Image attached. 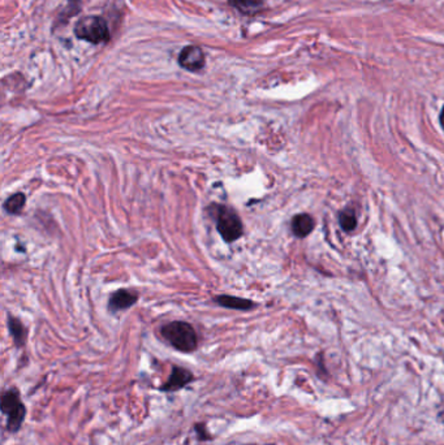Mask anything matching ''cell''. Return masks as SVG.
<instances>
[{
	"instance_id": "1",
	"label": "cell",
	"mask_w": 444,
	"mask_h": 445,
	"mask_svg": "<svg viewBox=\"0 0 444 445\" xmlns=\"http://www.w3.org/2000/svg\"><path fill=\"white\" fill-rule=\"evenodd\" d=\"M164 340L182 353H191L197 349L199 338L194 328L185 322H171L161 331Z\"/></svg>"
},
{
	"instance_id": "2",
	"label": "cell",
	"mask_w": 444,
	"mask_h": 445,
	"mask_svg": "<svg viewBox=\"0 0 444 445\" xmlns=\"http://www.w3.org/2000/svg\"><path fill=\"white\" fill-rule=\"evenodd\" d=\"M1 413L7 417V430L16 434L27 417V408L16 388H9L1 395Z\"/></svg>"
},
{
	"instance_id": "3",
	"label": "cell",
	"mask_w": 444,
	"mask_h": 445,
	"mask_svg": "<svg viewBox=\"0 0 444 445\" xmlns=\"http://www.w3.org/2000/svg\"><path fill=\"white\" fill-rule=\"evenodd\" d=\"M77 38L98 45L107 42L109 39V30L107 22L100 16H86L81 18L74 27Z\"/></svg>"
},
{
	"instance_id": "4",
	"label": "cell",
	"mask_w": 444,
	"mask_h": 445,
	"mask_svg": "<svg viewBox=\"0 0 444 445\" xmlns=\"http://www.w3.org/2000/svg\"><path fill=\"white\" fill-rule=\"evenodd\" d=\"M217 228L227 242H234L243 235V223L232 210L224 206H215Z\"/></svg>"
},
{
	"instance_id": "5",
	"label": "cell",
	"mask_w": 444,
	"mask_h": 445,
	"mask_svg": "<svg viewBox=\"0 0 444 445\" xmlns=\"http://www.w3.org/2000/svg\"><path fill=\"white\" fill-rule=\"evenodd\" d=\"M179 64L184 69L191 72H199L205 67V54L197 46L184 47L179 55Z\"/></svg>"
},
{
	"instance_id": "6",
	"label": "cell",
	"mask_w": 444,
	"mask_h": 445,
	"mask_svg": "<svg viewBox=\"0 0 444 445\" xmlns=\"http://www.w3.org/2000/svg\"><path fill=\"white\" fill-rule=\"evenodd\" d=\"M194 379L193 374L179 366H173L171 375L168 378V381L164 383L161 387V391L167 392V393H173V392L180 391L182 388H185L188 384H191Z\"/></svg>"
},
{
	"instance_id": "7",
	"label": "cell",
	"mask_w": 444,
	"mask_h": 445,
	"mask_svg": "<svg viewBox=\"0 0 444 445\" xmlns=\"http://www.w3.org/2000/svg\"><path fill=\"white\" fill-rule=\"evenodd\" d=\"M136 301L137 296L133 294L132 292L126 291V289L115 292L109 299V310L111 311H121V310L128 309L132 305H135Z\"/></svg>"
},
{
	"instance_id": "8",
	"label": "cell",
	"mask_w": 444,
	"mask_h": 445,
	"mask_svg": "<svg viewBox=\"0 0 444 445\" xmlns=\"http://www.w3.org/2000/svg\"><path fill=\"white\" fill-rule=\"evenodd\" d=\"M314 228V220L308 214H300L292 220V231L295 236L304 238L308 236L309 233Z\"/></svg>"
},
{
	"instance_id": "9",
	"label": "cell",
	"mask_w": 444,
	"mask_h": 445,
	"mask_svg": "<svg viewBox=\"0 0 444 445\" xmlns=\"http://www.w3.org/2000/svg\"><path fill=\"white\" fill-rule=\"evenodd\" d=\"M215 301L218 302L220 306L228 308V309L249 310L254 306L252 301L238 299V297H234V296H220Z\"/></svg>"
},
{
	"instance_id": "10",
	"label": "cell",
	"mask_w": 444,
	"mask_h": 445,
	"mask_svg": "<svg viewBox=\"0 0 444 445\" xmlns=\"http://www.w3.org/2000/svg\"><path fill=\"white\" fill-rule=\"evenodd\" d=\"M228 3L244 15H254L262 8V0H228Z\"/></svg>"
},
{
	"instance_id": "11",
	"label": "cell",
	"mask_w": 444,
	"mask_h": 445,
	"mask_svg": "<svg viewBox=\"0 0 444 445\" xmlns=\"http://www.w3.org/2000/svg\"><path fill=\"white\" fill-rule=\"evenodd\" d=\"M9 332L13 337V341L18 346H22L25 344V338H27V332L25 328L22 326V323L13 317L8 318Z\"/></svg>"
},
{
	"instance_id": "12",
	"label": "cell",
	"mask_w": 444,
	"mask_h": 445,
	"mask_svg": "<svg viewBox=\"0 0 444 445\" xmlns=\"http://www.w3.org/2000/svg\"><path fill=\"white\" fill-rule=\"evenodd\" d=\"M25 202H27L25 194L16 193V194H13L12 197H9L8 200H6L4 210H6L8 214L18 215V214H20V212L22 211V209L25 207Z\"/></svg>"
},
{
	"instance_id": "13",
	"label": "cell",
	"mask_w": 444,
	"mask_h": 445,
	"mask_svg": "<svg viewBox=\"0 0 444 445\" xmlns=\"http://www.w3.org/2000/svg\"><path fill=\"white\" fill-rule=\"evenodd\" d=\"M339 220H340V226L344 229L345 232L354 231L356 226H357V219H356L354 211H351V210H344L343 212H340Z\"/></svg>"
},
{
	"instance_id": "14",
	"label": "cell",
	"mask_w": 444,
	"mask_h": 445,
	"mask_svg": "<svg viewBox=\"0 0 444 445\" xmlns=\"http://www.w3.org/2000/svg\"><path fill=\"white\" fill-rule=\"evenodd\" d=\"M196 431L200 440H208L209 439V432L206 431V427L203 425H196Z\"/></svg>"
},
{
	"instance_id": "15",
	"label": "cell",
	"mask_w": 444,
	"mask_h": 445,
	"mask_svg": "<svg viewBox=\"0 0 444 445\" xmlns=\"http://www.w3.org/2000/svg\"><path fill=\"white\" fill-rule=\"evenodd\" d=\"M440 124H442V127L444 129V107L442 109V112H440Z\"/></svg>"
},
{
	"instance_id": "16",
	"label": "cell",
	"mask_w": 444,
	"mask_h": 445,
	"mask_svg": "<svg viewBox=\"0 0 444 445\" xmlns=\"http://www.w3.org/2000/svg\"><path fill=\"white\" fill-rule=\"evenodd\" d=\"M71 1H73V3H74V1H79V0H71Z\"/></svg>"
}]
</instances>
